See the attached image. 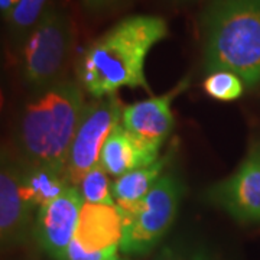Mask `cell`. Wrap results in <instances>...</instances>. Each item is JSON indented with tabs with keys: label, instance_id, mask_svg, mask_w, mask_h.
I'll use <instances>...</instances> for the list:
<instances>
[{
	"label": "cell",
	"instance_id": "cell-1",
	"mask_svg": "<svg viewBox=\"0 0 260 260\" xmlns=\"http://www.w3.org/2000/svg\"><path fill=\"white\" fill-rule=\"evenodd\" d=\"M168 37L159 16L135 15L116 23L90 44L78 64V78L94 99L113 95L121 87L145 88V61L149 51Z\"/></svg>",
	"mask_w": 260,
	"mask_h": 260
},
{
	"label": "cell",
	"instance_id": "cell-2",
	"mask_svg": "<svg viewBox=\"0 0 260 260\" xmlns=\"http://www.w3.org/2000/svg\"><path fill=\"white\" fill-rule=\"evenodd\" d=\"M205 70L260 83V0H211L201 16Z\"/></svg>",
	"mask_w": 260,
	"mask_h": 260
},
{
	"label": "cell",
	"instance_id": "cell-3",
	"mask_svg": "<svg viewBox=\"0 0 260 260\" xmlns=\"http://www.w3.org/2000/svg\"><path fill=\"white\" fill-rule=\"evenodd\" d=\"M85 103L73 81H56L26 104L19 121V148L26 165L67 169L70 149Z\"/></svg>",
	"mask_w": 260,
	"mask_h": 260
},
{
	"label": "cell",
	"instance_id": "cell-4",
	"mask_svg": "<svg viewBox=\"0 0 260 260\" xmlns=\"http://www.w3.org/2000/svg\"><path fill=\"white\" fill-rule=\"evenodd\" d=\"M182 186L174 175H162L148 195L129 207H117L123 217L120 249L126 254H146L172 227Z\"/></svg>",
	"mask_w": 260,
	"mask_h": 260
},
{
	"label": "cell",
	"instance_id": "cell-5",
	"mask_svg": "<svg viewBox=\"0 0 260 260\" xmlns=\"http://www.w3.org/2000/svg\"><path fill=\"white\" fill-rule=\"evenodd\" d=\"M73 47V25L62 8L48 5L23 47V77L34 87L56 83Z\"/></svg>",
	"mask_w": 260,
	"mask_h": 260
},
{
	"label": "cell",
	"instance_id": "cell-6",
	"mask_svg": "<svg viewBox=\"0 0 260 260\" xmlns=\"http://www.w3.org/2000/svg\"><path fill=\"white\" fill-rule=\"evenodd\" d=\"M123 110L114 95L95 99L85 106L67 160L70 185L78 186L93 168L100 165L102 150L110 133L120 124Z\"/></svg>",
	"mask_w": 260,
	"mask_h": 260
},
{
	"label": "cell",
	"instance_id": "cell-7",
	"mask_svg": "<svg viewBox=\"0 0 260 260\" xmlns=\"http://www.w3.org/2000/svg\"><path fill=\"white\" fill-rule=\"evenodd\" d=\"M205 198L240 223H260V142H254L232 177L208 188Z\"/></svg>",
	"mask_w": 260,
	"mask_h": 260
},
{
	"label": "cell",
	"instance_id": "cell-8",
	"mask_svg": "<svg viewBox=\"0 0 260 260\" xmlns=\"http://www.w3.org/2000/svg\"><path fill=\"white\" fill-rule=\"evenodd\" d=\"M84 205L78 186H68L52 203L38 208L34 234L38 244L55 260H67Z\"/></svg>",
	"mask_w": 260,
	"mask_h": 260
},
{
	"label": "cell",
	"instance_id": "cell-9",
	"mask_svg": "<svg viewBox=\"0 0 260 260\" xmlns=\"http://www.w3.org/2000/svg\"><path fill=\"white\" fill-rule=\"evenodd\" d=\"M189 78L186 77L167 94L132 104L123 109V127L149 149L159 152L174 127V114L171 106L174 99L186 90Z\"/></svg>",
	"mask_w": 260,
	"mask_h": 260
},
{
	"label": "cell",
	"instance_id": "cell-10",
	"mask_svg": "<svg viewBox=\"0 0 260 260\" xmlns=\"http://www.w3.org/2000/svg\"><path fill=\"white\" fill-rule=\"evenodd\" d=\"M34 208L23 188L22 169L3 155L0 169V239L3 247L26 240Z\"/></svg>",
	"mask_w": 260,
	"mask_h": 260
},
{
	"label": "cell",
	"instance_id": "cell-11",
	"mask_svg": "<svg viewBox=\"0 0 260 260\" xmlns=\"http://www.w3.org/2000/svg\"><path fill=\"white\" fill-rule=\"evenodd\" d=\"M123 239V217L116 204L84 203L74 242L85 251L119 249Z\"/></svg>",
	"mask_w": 260,
	"mask_h": 260
},
{
	"label": "cell",
	"instance_id": "cell-12",
	"mask_svg": "<svg viewBox=\"0 0 260 260\" xmlns=\"http://www.w3.org/2000/svg\"><path fill=\"white\" fill-rule=\"evenodd\" d=\"M158 155L159 152L149 149L135 139L120 123L106 140L100 156V165L107 174L119 178L130 171L153 164L159 158Z\"/></svg>",
	"mask_w": 260,
	"mask_h": 260
},
{
	"label": "cell",
	"instance_id": "cell-13",
	"mask_svg": "<svg viewBox=\"0 0 260 260\" xmlns=\"http://www.w3.org/2000/svg\"><path fill=\"white\" fill-rule=\"evenodd\" d=\"M22 182L29 201L35 208L52 203L70 185L67 169L52 165H26Z\"/></svg>",
	"mask_w": 260,
	"mask_h": 260
},
{
	"label": "cell",
	"instance_id": "cell-14",
	"mask_svg": "<svg viewBox=\"0 0 260 260\" xmlns=\"http://www.w3.org/2000/svg\"><path fill=\"white\" fill-rule=\"evenodd\" d=\"M171 159V152L158 158L153 164L130 171L119 177L113 184V197L117 207H129L143 200L162 177V172Z\"/></svg>",
	"mask_w": 260,
	"mask_h": 260
},
{
	"label": "cell",
	"instance_id": "cell-15",
	"mask_svg": "<svg viewBox=\"0 0 260 260\" xmlns=\"http://www.w3.org/2000/svg\"><path fill=\"white\" fill-rule=\"evenodd\" d=\"M109 174L102 165L93 168L81 179L78 189L83 195L84 203L90 204H116L113 197V185H110Z\"/></svg>",
	"mask_w": 260,
	"mask_h": 260
},
{
	"label": "cell",
	"instance_id": "cell-16",
	"mask_svg": "<svg viewBox=\"0 0 260 260\" xmlns=\"http://www.w3.org/2000/svg\"><path fill=\"white\" fill-rule=\"evenodd\" d=\"M48 8V0H19L12 10L8 22L12 32L18 38L26 37Z\"/></svg>",
	"mask_w": 260,
	"mask_h": 260
},
{
	"label": "cell",
	"instance_id": "cell-17",
	"mask_svg": "<svg viewBox=\"0 0 260 260\" xmlns=\"http://www.w3.org/2000/svg\"><path fill=\"white\" fill-rule=\"evenodd\" d=\"M204 90L214 100L233 102L244 91V81L230 71H214L205 78Z\"/></svg>",
	"mask_w": 260,
	"mask_h": 260
},
{
	"label": "cell",
	"instance_id": "cell-18",
	"mask_svg": "<svg viewBox=\"0 0 260 260\" xmlns=\"http://www.w3.org/2000/svg\"><path fill=\"white\" fill-rule=\"evenodd\" d=\"M116 256H117V249L91 253V251H85L84 249H81L80 244L73 240L68 247L67 260H110L114 259Z\"/></svg>",
	"mask_w": 260,
	"mask_h": 260
},
{
	"label": "cell",
	"instance_id": "cell-19",
	"mask_svg": "<svg viewBox=\"0 0 260 260\" xmlns=\"http://www.w3.org/2000/svg\"><path fill=\"white\" fill-rule=\"evenodd\" d=\"M120 0H83L85 9L91 10V12H100V10L112 8L113 5L119 3Z\"/></svg>",
	"mask_w": 260,
	"mask_h": 260
},
{
	"label": "cell",
	"instance_id": "cell-20",
	"mask_svg": "<svg viewBox=\"0 0 260 260\" xmlns=\"http://www.w3.org/2000/svg\"><path fill=\"white\" fill-rule=\"evenodd\" d=\"M156 260H186L182 251L177 250L174 247H165L164 250L159 253Z\"/></svg>",
	"mask_w": 260,
	"mask_h": 260
},
{
	"label": "cell",
	"instance_id": "cell-21",
	"mask_svg": "<svg viewBox=\"0 0 260 260\" xmlns=\"http://www.w3.org/2000/svg\"><path fill=\"white\" fill-rule=\"evenodd\" d=\"M19 3V0H0V10L3 13V16H9L12 13V10L16 8V5Z\"/></svg>",
	"mask_w": 260,
	"mask_h": 260
},
{
	"label": "cell",
	"instance_id": "cell-22",
	"mask_svg": "<svg viewBox=\"0 0 260 260\" xmlns=\"http://www.w3.org/2000/svg\"><path fill=\"white\" fill-rule=\"evenodd\" d=\"M191 260H214L213 256L208 253V251L205 250V249H198V250L195 251L194 254H192V259Z\"/></svg>",
	"mask_w": 260,
	"mask_h": 260
},
{
	"label": "cell",
	"instance_id": "cell-23",
	"mask_svg": "<svg viewBox=\"0 0 260 260\" xmlns=\"http://www.w3.org/2000/svg\"><path fill=\"white\" fill-rule=\"evenodd\" d=\"M110 260H129V259H121V257H117V256H116L114 259H110Z\"/></svg>",
	"mask_w": 260,
	"mask_h": 260
}]
</instances>
